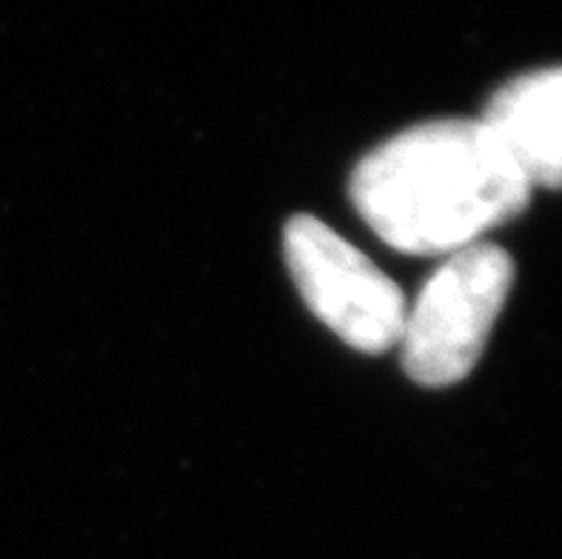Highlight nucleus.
<instances>
[{
    "mask_svg": "<svg viewBox=\"0 0 562 559\" xmlns=\"http://www.w3.org/2000/svg\"><path fill=\"white\" fill-rule=\"evenodd\" d=\"M514 260L494 243L446 255L428 277L400 334L403 369L426 389L465 380L483 357L514 286Z\"/></svg>",
    "mask_w": 562,
    "mask_h": 559,
    "instance_id": "obj_2",
    "label": "nucleus"
},
{
    "mask_svg": "<svg viewBox=\"0 0 562 559\" xmlns=\"http://www.w3.org/2000/svg\"><path fill=\"white\" fill-rule=\"evenodd\" d=\"M480 121L497 135L531 189L562 191V66L526 71L499 86Z\"/></svg>",
    "mask_w": 562,
    "mask_h": 559,
    "instance_id": "obj_4",
    "label": "nucleus"
},
{
    "mask_svg": "<svg viewBox=\"0 0 562 559\" xmlns=\"http://www.w3.org/2000/svg\"><path fill=\"white\" fill-rule=\"evenodd\" d=\"M283 257L300 298L346 346L363 355L397 346L406 298L360 248L317 217L297 214L283 228Z\"/></svg>",
    "mask_w": 562,
    "mask_h": 559,
    "instance_id": "obj_3",
    "label": "nucleus"
},
{
    "mask_svg": "<svg viewBox=\"0 0 562 559\" xmlns=\"http://www.w3.org/2000/svg\"><path fill=\"white\" fill-rule=\"evenodd\" d=\"M357 214L403 255H454L520 217L531 183L483 121H428L355 166Z\"/></svg>",
    "mask_w": 562,
    "mask_h": 559,
    "instance_id": "obj_1",
    "label": "nucleus"
}]
</instances>
